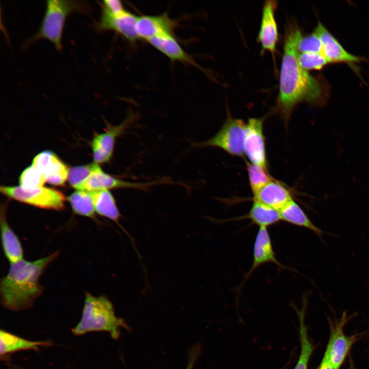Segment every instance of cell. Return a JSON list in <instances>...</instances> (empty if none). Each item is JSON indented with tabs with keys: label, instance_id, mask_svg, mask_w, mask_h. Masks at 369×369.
<instances>
[{
	"label": "cell",
	"instance_id": "6da1fadb",
	"mask_svg": "<svg viewBox=\"0 0 369 369\" xmlns=\"http://www.w3.org/2000/svg\"><path fill=\"white\" fill-rule=\"evenodd\" d=\"M301 34L294 23L289 24L285 30L277 108L286 122L298 104L306 101L321 105L327 96L322 82L312 76L298 62L297 44Z\"/></svg>",
	"mask_w": 369,
	"mask_h": 369
},
{
	"label": "cell",
	"instance_id": "7a4b0ae2",
	"mask_svg": "<svg viewBox=\"0 0 369 369\" xmlns=\"http://www.w3.org/2000/svg\"><path fill=\"white\" fill-rule=\"evenodd\" d=\"M59 255L56 251L34 261L24 259L10 263L7 275L1 281V302L9 310L18 312L32 306L43 292L39 278Z\"/></svg>",
	"mask_w": 369,
	"mask_h": 369
},
{
	"label": "cell",
	"instance_id": "3957f363",
	"mask_svg": "<svg viewBox=\"0 0 369 369\" xmlns=\"http://www.w3.org/2000/svg\"><path fill=\"white\" fill-rule=\"evenodd\" d=\"M122 328L130 330L125 320L116 315L112 303L106 296H95L85 292L81 317L72 330L73 335L79 336L91 332H105L112 339L117 340Z\"/></svg>",
	"mask_w": 369,
	"mask_h": 369
},
{
	"label": "cell",
	"instance_id": "277c9868",
	"mask_svg": "<svg viewBox=\"0 0 369 369\" xmlns=\"http://www.w3.org/2000/svg\"><path fill=\"white\" fill-rule=\"evenodd\" d=\"M90 5L85 1L48 0L40 27L30 41L46 39L52 42L58 51L62 49V34L68 16L74 12L90 13Z\"/></svg>",
	"mask_w": 369,
	"mask_h": 369
},
{
	"label": "cell",
	"instance_id": "5b68a950",
	"mask_svg": "<svg viewBox=\"0 0 369 369\" xmlns=\"http://www.w3.org/2000/svg\"><path fill=\"white\" fill-rule=\"evenodd\" d=\"M246 123L228 115L218 132L211 138L196 144L200 147L220 148L232 156L243 157Z\"/></svg>",
	"mask_w": 369,
	"mask_h": 369
},
{
	"label": "cell",
	"instance_id": "8992f818",
	"mask_svg": "<svg viewBox=\"0 0 369 369\" xmlns=\"http://www.w3.org/2000/svg\"><path fill=\"white\" fill-rule=\"evenodd\" d=\"M5 196L37 208L60 211L65 208V197L60 192L46 187L26 190L20 186H1Z\"/></svg>",
	"mask_w": 369,
	"mask_h": 369
},
{
	"label": "cell",
	"instance_id": "52a82bcc",
	"mask_svg": "<svg viewBox=\"0 0 369 369\" xmlns=\"http://www.w3.org/2000/svg\"><path fill=\"white\" fill-rule=\"evenodd\" d=\"M348 319L346 312H344L339 320L330 322V337L324 354L336 369H339L359 337V335L347 336L344 334L343 327Z\"/></svg>",
	"mask_w": 369,
	"mask_h": 369
},
{
	"label": "cell",
	"instance_id": "ba28073f",
	"mask_svg": "<svg viewBox=\"0 0 369 369\" xmlns=\"http://www.w3.org/2000/svg\"><path fill=\"white\" fill-rule=\"evenodd\" d=\"M262 118H250L246 123L244 151L252 163L267 169Z\"/></svg>",
	"mask_w": 369,
	"mask_h": 369
},
{
	"label": "cell",
	"instance_id": "9c48e42d",
	"mask_svg": "<svg viewBox=\"0 0 369 369\" xmlns=\"http://www.w3.org/2000/svg\"><path fill=\"white\" fill-rule=\"evenodd\" d=\"M160 182H130L121 180L105 173L97 164L90 176L76 190L87 192L123 188L144 190Z\"/></svg>",
	"mask_w": 369,
	"mask_h": 369
},
{
	"label": "cell",
	"instance_id": "30bf717a",
	"mask_svg": "<svg viewBox=\"0 0 369 369\" xmlns=\"http://www.w3.org/2000/svg\"><path fill=\"white\" fill-rule=\"evenodd\" d=\"M134 118L133 115L117 126L110 125L104 132L94 135L91 143L95 163L109 162L113 155L116 139L126 130Z\"/></svg>",
	"mask_w": 369,
	"mask_h": 369
},
{
	"label": "cell",
	"instance_id": "8fae6325",
	"mask_svg": "<svg viewBox=\"0 0 369 369\" xmlns=\"http://www.w3.org/2000/svg\"><path fill=\"white\" fill-rule=\"evenodd\" d=\"M278 2L274 0L265 1L262 7V13L257 41L261 46L262 51H268L273 55L276 52L278 41V31L275 19V11Z\"/></svg>",
	"mask_w": 369,
	"mask_h": 369
},
{
	"label": "cell",
	"instance_id": "7c38bea8",
	"mask_svg": "<svg viewBox=\"0 0 369 369\" xmlns=\"http://www.w3.org/2000/svg\"><path fill=\"white\" fill-rule=\"evenodd\" d=\"M314 31L320 39L321 53L328 63L353 64L361 60V58L348 52L320 22H318Z\"/></svg>",
	"mask_w": 369,
	"mask_h": 369
},
{
	"label": "cell",
	"instance_id": "4fadbf2b",
	"mask_svg": "<svg viewBox=\"0 0 369 369\" xmlns=\"http://www.w3.org/2000/svg\"><path fill=\"white\" fill-rule=\"evenodd\" d=\"M138 17L127 10L115 16L101 14L96 27L99 31H114L128 41L133 43L139 39L136 30Z\"/></svg>",
	"mask_w": 369,
	"mask_h": 369
},
{
	"label": "cell",
	"instance_id": "5bb4252c",
	"mask_svg": "<svg viewBox=\"0 0 369 369\" xmlns=\"http://www.w3.org/2000/svg\"><path fill=\"white\" fill-rule=\"evenodd\" d=\"M268 263H273L279 268H286L277 259L268 228H259L253 245L252 264L245 275L244 280L248 279L256 269Z\"/></svg>",
	"mask_w": 369,
	"mask_h": 369
},
{
	"label": "cell",
	"instance_id": "9a60e30c",
	"mask_svg": "<svg viewBox=\"0 0 369 369\" xmlns=\"http://www.w3.org/2000/svg\"><path fill=\"white\" fill-rule=\"evenodd\" d=\"M178 25L176 19L171 18L167 12L156 15L139 16L136 25L139 39L146 41L158 35L173 33Z\"/></svg>",
	"mask_w": 369,
	"mask_h": 369
},
{
	"label": "cell",
	"instance_id": "2e32d148",
	"mask_svg": "<svg viewBox=\"0 0 369 369\" xmlns=\"http://www.w3.org/2000/svg\"><path fill=\"white\" fill-rule=\"evenodd\" d=\"M147 42L173 61H179L198 67L193 57L181 47L173 33L161 34Z\"/></svg>",
	"mask_w": 369,
	"mask_h": 369
},
{
	"label": "cell",
	"instance_id": "e0dca14e",
	"mask_svg": "<svg viewBox=\"0 0 369 369\" xmlns=\"http://www.w3.org/2000/svg\"><path fill=\"white\" fill-rule=\"evenodd\" d=\"M292 199V193L289 189L274 179L253 195V201L260 202L279 211Z\"/></svg>",
	"mask_w": 369,
	"mask_h": 369
},
{
	"label": "cell",
	"instance_id": "ac0fdd59",
	"mask_svg": "<svg viewBox=\"0 0 369 369\" xmlns=\"http://www.w3.org/2000/svg\"><path fill=\"white\" fill-rule=\"evenodd\" d=\"M52 344L50 340L31 341L5 330L0 331V356L1 359L16 352L26 350L38 351L40 347Z\"/></svg>",
	"mask_w": 369,
	"mask_h": 369
},
{
	"label": "cell",
	"instance_id": "d6986e66",
	"mask_svg": "<svg viewBox=\"0 0 369 369\" xmlns=\"http://www.w3.org/2000/svg\"><path fill=\"white\" fill-rule=\"evenodd\" d=\"M5 208L1 210V235L4 254L10 263L23 259V249L21 242L9 225L6 217Z\"/></svg>",
	"mask_w": 369,
	"mask_h": 369
},
{
	"label": "cell",
	"instance_id": "ffe728a7",
	"mask_svg": "<svg viewBox=\"0 0 369 369\" xmlns=\"http://www.w3.org/2000/svg\"><path fill=\"white\" fill-rule=\"evenodd\" d=\"M281 220L290 224L308 229L320 237L323 232L310 220L300 206L293 199L280 211Z\"/></svg>",
	"mask_w": 369,
	"mask_h": 369
},
{
	"label": "cell",
	"instance_id": "44dd1931",
	"mask_svg": "<svg viewBox=\"0 0 369 369\" xmlns=\"http://www.w3.org/2000/svg\"><path fill=\"white\" fill-rule=\"evenodd\" d=\"M95 210L98 214L105 217L120 225V214L116 201L108 190L90 192Z\"/></svg>",
	"mask_w": 369,
	"mask_h": 369
},
{
	"label": "cell",
	"instance_id": "7402d4cb",
	"mask_svg": "<svg viewBox=\"0 0 369 369\" xmlns=\"http://www.w3.org/2000/svg\"><path fill=\"white\" fill-rule=\"evenodd\" d=\"M242 218L250 219L259 228H266L281 220L279 211L256 201H254L248 214Z\"/></svg>",
	"mask_w": 369,
	"mask_h": 369
},
{
	"label": "cell",
	"instance_id": "603a6c76",
	"mask_svg": "<svg viewBox=\"0 0 369 369\" xmlns=\"http://www.w3.org/2000/svg\"><path fill=\"white\" fill-rule=\"evenodd\" d=\"M306 299H303V304L301 310H297L296 313L299 321V335L300 353L298 360L294 369H308L309 362L313 352L314 347L309 339L304 317Z\"/></svg>",
	"mask_w": 369,
	"mask_h": 369
},
{
	"label": "cell",
	"instance_id": "cb8c5ba5",
	"mask_svg": "<svg viewBox=\"0 0 369 369\" xmlns=\"http://www.w3.org/2000/svg\"><path fill=\"white\" fill-rule=\"evenodd\" d=\"M67 199L74 213L94 218L95 210L90 192L77 190L69 196Z\"/></svg>",
	"mask_w": 369,
	"mask_h": 369
},
{
	"label": "cell",
	"instance_id": "d4e9b609",
	"mask_svg": "<svg viewBox=\"0 0 369 369\" xmlns=\"http://www.w3.org/2000/svg\"><path fill=\"white\" fill-rule=\"evenodd\" d=\"M247 168L250 186L253 195L274 179L269 173L267 169L259 165L247 163Z\"/></svg>",
	"mask_w": 369,
	"mask_h": 369
},
{
	"label": "cell",
	"instance_id": "484cf974",
	"mask_svg": "<svg viewBox=\"0 0 369 369\" xmlns=\"http://www.w3.org/2000/svg\"><path fill=\"white\" fill-rule=\"evenodd\" d=\"M69 170L55 155L44 174L46 182L57 186L64 184L68 180Z\"/></svg>",
	"mask_w": 369,
	"mask_h": 369
},
{
	"label": "cell",
	"instance_id": "4316f807",
	"mask_svg": "<svg viewBox=\"0 0 369 369\" xmlns=\"http://www.w3.org/2000/svg\"><path fill=\"white\" fill-rule=\"evenodd\" d=\"M20 187L26 190L43 187L46 182L45 175L31 165L25 169L19 177Z\"/></svg>",
	"mask_w": 369,
	"mask_h": 369
},
{
	"label": "cell",
	"instance_id": "83f0119b",
	"mask_svg": "<svg viewBox=\"0 0 369 369\" xmlns=\"http://www.w3.org/2000/svg\"><path fill=\"white\" fill-rule=\"evenodd\" d=\"M298 60L300 65L305 70H320L328 63L321 53H299Z\"/></svg>",
	"mask_w": 369,
	"mask_h": 369
},
{
	"label": "cell",
	"instance_id": "f1b7e54d",
	"mask_svg": "<svg viewBox=\"0 0 369 369\" xmlns=\"http://www.w3.org/2000/svg\"><path fill=\"white\" fill-rule=\"evenodd\" d=\"M97 163L78 166L71 167L69 170L68 180L70 185L77 189L90 176Z\"/></svg>",
	"mask_w": 369,
	"mask_h": 369
},
{
	"label": "cell",
	"instance_id": "f546056e",
	"mask_svg": "<svg viewBox=\"0 0 369 369\" xmlns=\"http://www.w3.org/2000/svg\"><path fill=\"white\" fill-rule=\"evenodd\" d=\"M297 48L299 53H321L322 45L319 37L314 31L305 35L302 33L297 42Z\"/></svg>",
	"mask_w": 369,
	"mask_h": 369
},
{
	"label": "cell",
	"instance_id": "4dcf8cb0",
	"mask_svg": "<svg viewBox=\"0 0 369 369\" xmlns=\"http://www.w3.org/2000/svg\"><path fill=\"white\" fill-rule=\"evenodd\" d=\"M101 14L115 16L126 11L124 5L119 0H105L99 2Z\"/></svg>",
	"mask_w": 369,
	"mask_h": 369
},
{
	"label": "cell",
	"instance_id": "1f68e13d",
	"mask_svg": "<svg viewBox=\"0 0 369 369\" xmlns=\"http://www.w3.org/2000/svg\"><path fill=\"white\" fill-rule=\"evenodd\" d=\"M200 350L199 345L194 346L190 350L189 353L188 364L186 369H193L200 354Z\"/></svg>",
	"mask_w": 369,
	"mask_h": 369
},
{
	"label": "cell",
	"instance_id": "d6a6232c",
	"mask_svg": "<svg viewBox=\"0 0 369 369\" xmlns=\"http://www.w3.org/2000/svg\"><path fill=\"white\" fill-rule=\"evenodd\" d=\"M319 368L320 369H336L330 362L327 356L325 354H324Z\"/></svg>",
	"mask_w": 369,
	"mask_h": 369
},
{
	"label": "cell",
	"instance_id": "836d02e7",
	"mask_svg": "<svg viewBox=\"0 0 369 369\" xmlns=\"http://www.w3.org/2000/svg\"><path fill=\"white\" fill-rule=\"evenodd\" d=\"M349 369H355V367H354V364H353V361H352V360L351 359H350V367H349Z\"/></svg>",
	"mask_w": 369,
	"mask_h": 369
},
{
	"label": "cell",
	"instance_id": "e575fe53",
	"mask_svg": "<svg viewBox=\"0 0 369 369\" xmlns=\"http://www.w3.org/2000/svg\"><path fill=\"white\" fill-rule=\"evenodd\" d=\"M317 369H320L319 366Z\"/></svg>",
	"mask_w": 369,
	"mask_h": 369
}]
</instances>
